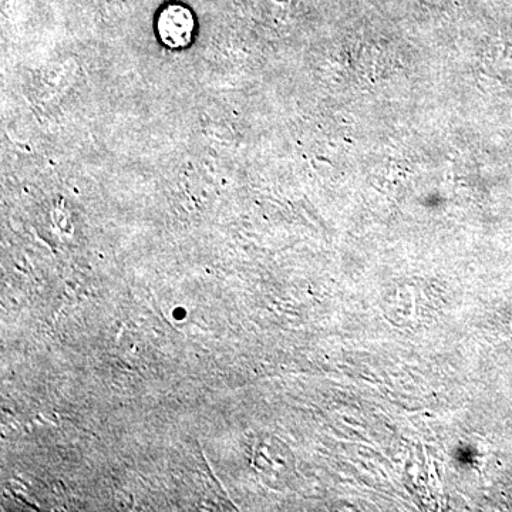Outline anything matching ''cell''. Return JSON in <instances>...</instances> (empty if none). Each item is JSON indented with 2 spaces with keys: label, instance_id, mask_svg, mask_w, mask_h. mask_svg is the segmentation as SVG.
Returning a JSON list of instances; mask_svg holds the SVG:
<instances>
[{
  "label": "cell",
  "instance_id": "cell-1",
  "mask_svg": "<svg viewBox=\"0 0 512 512\" xmlns=\"http://www.w3.org/2000/svg\"><path fill=\"white\" fill-rule=\"evenodd\" d=\"M194 30V15L187 6L170 3L161 9L157 19V32L165 46L183 49L190 45Z\"/></svg>",
  "mask_w": 512,
  "mask_h": 512
}]
</instances>
